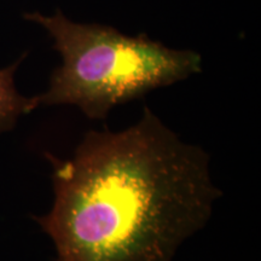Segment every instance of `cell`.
Segmentation results:
<instances>
[{
	"instance_id": "7a4b0ae2",
	"label": "cell",
	"mask_w": 261,
	"mask_h": 261,
	"mask_svg": "<svg viewBox=\"0 0 261 261\" xmlns=\"http://www.w3.org/2000/svg\"><path fill=\"white\" fill-rule=\"evenodd\" d=\"M24 17L46 29L62 57L48 89L35 96L38 106L69 104L90 120H106L119 104L202 69L200 54L166 47L145 34L128 37L108 25L75 23L60 10L54 16Z\"/></svg>"
},
{
	"instance_id": "6da1fadb",
	"label": "cell",
	"mask_w": 261,
	"mask_h": 261,
	"mask_svg": "<svg viewBox=\"0 0 261 261\" xmlns=\"http://www.w3.org/2000/svg\"><path fill=\"white\" fill-rule=\"evenodd\" d=\"M46 158L55 200L34 219L57 261H172L221 197L210 155L148 107L128 128L89 130L69 159Z\"/></svg>"
},
{
	"instance_id": "3957f363",
	"label": "cell",
	"mask_w": 261,
	"mask_h": 261,
	"mask_svg": "<svg viewBox=\"0 0 261 261\" xmlns=\"http://www.w3.org/2000/svg\"><path fill=\"white\" fill-rule=\"evenodd\" d=\"M23 57L0 69V133L11 130L22 115L38 108L37 97H24L15 86V73Z\"/></svg>"
}]
</instances>
